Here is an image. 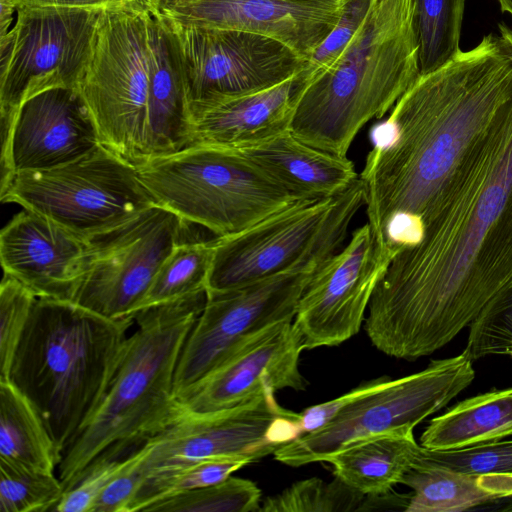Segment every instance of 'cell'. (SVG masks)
Instances as JSON below:
<instances>
[{"label": "cell", "instance_id": "cell-10", "mask_svg": "<svg viewBox=\"0 0 512 512\" xmlns=\"http://www.w3.org/2000/svg\"><path fill=\"white\" fill-rule=\"evenodd\" d=\"M472 363L462 352L431 361L420 372L391 379L350 403L323 427L279 447L274 458L299 467L325 462L345 446L370 436L413 435L420 422L440 411L472 383Z\"/></svg>", "mask_w": 512, "mask_h": 512}, {"label": "cell", "instance_id": "cell-44", "mask_svg": "<svg viewBox=\"0 0 512 512\" xmlns=\"http://www.w3.org/2000/svg\"><path fill=\"white\" fill-rule=\"evenodd\" d=\"M498 27H499V31H500L499 35L504 40L508 50L510 51V53L512 55V29L504 23H500L498 25Z\"/></svg>", "mask_w": 512, "mask_h": 512}, {"label": "cell", "instance_id": "cell-48", "mask_svg": "<svg viewBox=\"0 0 512 512\" xmlns=\"http://www.w3.org/2000/svg\"><path fill=\"white\" fill-rule=\"evenodd\" d=\"M342 1H347V0H342Z\"/></svg>", "mask_w": 512, "mask_h": 512}, {"label": "cell", "instance_id": "cell-35", "mask_svg": "<svg viewBox=\"0 0 512 512\" xmlns=\"http://www.w3.org/2000/svg\"><path fill=\"white\" fill-rule=\"evenodd\" d=\"M469 327L463 353L472 362L492 355L512 358V281L487 304Z\"/></svg>", "mask_w": 512, "mask_h": 512}, {"label": "cell", "instance_id": "cell-45", "mask_svg": "<svg viewBox=\"0 0 512 512\" xmlns=\"http://www.w3.org/2000/svg\"><path fill=\"white\" fill-rule=\"evenodd\" d=\"M500 9L503 13H507L512 18V0H498Z\"/></svg>", "mask_w": 512, "mask_h": 512}, {"label": "cell", "instance_id": "cell-24", "mask_svg": "<svg viewBox=\"0 0 512 512\" xmlns=\"http://www.w3.org/2000/svg\"><path fill=\"white\" fill-rule=\"evenodd\" d=\"M512 437V387L467 398L435 417L420 437L431 450H457Z\"/></svg>", "mask_w": 512, "mask_h": 512}, {"label": "cell", "instance_id": "cell-42", "mask_svg": "<svg viewBox=\"0 0 512 512\" xmlns=\"http://www.w3.org/2000/svg\"><path fill=\"white\" fill-rule=\"evenodd\" d=\"M16 9L19 7H40V6H58V7H77L90 9H105L107 7L126 3L123 0H7Z\"/></svg>", "mask_w": 512, "mask_h": 512}, {"label": "cell", "instance_id": "cell-21", "mask_svg": "<svg viewBox=\"0 0 512 512\" xmlns=\"http://www.w3.org/2000/svg\"><path fill=\"white\" fill-rule=\"evenodd\" d=\"M148 28L147 160L187 148L193 135L186 78L173 26L159 10L152 8Z\"/></svg>", "mask_w": 512, "mask_h": 512}, {"label": "cell", "instance_id": "cell-7", "mask_svg": "<svg viewBox=\"0 0 512 512\" xmlns=\"http://www.w3.org/2000/svg\"><path fill=\"white\" fill-rule=\"evenodd\" d=\"M364 205L358 177L342 193L298 201L230 236L216 237L206 292L243 287L337 253Z\"/></svg>", "mask_w": 512, "mask_h": 512}, {"label": "cell", "instance_id": "cell-30", "mask_svg": "<svg viewBox=\"0 0 512 512\" xmlns=\"http://www.w3.org/2000/svg\"><path fill=\"white\" fill-rule=\"evenodd\" d=\"M248 464L237 458H211L154 470L144 478L129 512L145 511L171 496L218 483Z\"/></svg>", "mask_w": 512, "mask_h": 512}, {"label": "cell", "instance_id": "cell-27", "mask_svg": "<svg viewBox=\"0 0 512 512\" xmlns=\"http://www.w3.org/2000/svg\"><path fill=\"white\" fill-rule=\"evenodd\" d=\"M400 483L413 491L406 512H461L496 502L478 475L443 468L411 466Z\"/></svg>", "mask_w": 512, "mask_h": 512}, {"label": "cell", "instance_id": "cell-13", "mask_svg": "<svg viewBox=\"0 0 512 512\" xmlns=\"http://www.w3.org/2000/svg\"><path fill=\"white\" fill-rule=\"evenodd\" d=\"M275 390L221 411L188 414L143 446L144 478L154 470L211 458H237L250 464L301 436L300 413L283 408ZM144 481V480H143Z\"/></svg>", "mask_w": 512, "mask_h": 512}, {"label": "cell", "instance_id": "cell-16", "mask_svg": "<svg viewBox=\"0 0 512 512\" xmlns=\"http://www.w3.org/2000/svg\"><path fill=\"white\" fill-rule=\"evenodd\" d=\"M389 263L378 253L368 223L353 231L318 267L299 300L293 324L305 349L337 346L359 332Z\"/></svg>", "mask_w": 512, "mask_h": 512}, {"label": "cell", "instance_id": "cell-46", "mask_svg": "<svg viewBox=\"0 0 512 512\" xmlns=\"http://www.w3.org/2000/svg\"><path fill=\"white\" fill-rule=\"evenodd\" d=\"M177 0H153L154 6L157 10H161L164 7L174 3Z\"/></svg>", "mask_w": 512, "mask_h": 512}, {"label": "cell", "instance_id": "cell-18", "mask_svg": "<svg viewBox=\"0 0 512 512\" xmlns=\"http://www.w3.org/2000/svg\"><path fill=\"white\" fill-rule=\"evenodd\" d=\"M1 182L12 174L73 162L101 146L77 89L53 88L26 100L1 127Z\"/></svg>", "mask_w": 512, "mask_h": 512}, {"label": "cell", "instance_id": "cell-26", "mask_svg": "<svg viewBox=\"0 0 512 512\" xmlns=\"http://www.w3.org/2000/svg\"><path fill=\"white\" fill-rule=\"evenodd\" d=\"M61 459L36 407L10 380H0V462L55 473Z\"/></svg>", "mask_w": 512, "mask_h": 512}, {"label": "cell", "instance_id": "cell-28", "mask_svg": "<svg viewBox=\"0 0 512 512\" xmlns=\"http://www.w3.org/2000/svg\"><path fill=\"white\" fill-rule=\"evenodd\" d=\"M215 241L216 237L188 238L177 244L159 268L138 312L206 292Z\"/></svg>", "mask_w": 512, "mask_h": 512}, {"label": "cell", "instance_id": "cell-37", "mask_svg": "<svg viewBox=\"0 0 512 512\" xmlns=\"http://www.w3.org/2000/svg\"><path fill=\"white\" fill-rule=\"evenodd\" d=\"M373 1H347L338 23L316 47L297 75L296 91H300L325 72L339 58L361 25Z\"/></svg>", "mask_w": 512, "mask_h": 512}, {"label": "cell", "instance_id": "cell-14", "mask_svg": "<svg viewBox=\"0 0 512 512\" xmlns=\"http://www.w3.org/2000/svg\"><path fill=\"white\" fill-rule=\"evenodd\" d=\"M320 265L295 267L232 290L206 292L205 305L178 359L176 398L244 339L275 323L293 321L299 300Z\"/></svg>", "mask_w": 512, "mask_h": 512}, {"label": "cell", "instance_id": "cell-39", "mask_svg": "<svg viewBox=\"0 0 512 512\" xmlns=\"http://www.w3.org/2000/svg\"><path fill=\"white\" fill-rule=\"evenodd\" d=\"M143 446L128 457L125 466L105 487L96 501L93 512H129L144 480L140 468Z\"/></svg>", "mask_w": 512, "mask_h": 512}, {"label": "cell", "instance_id": "cell-11", "mask_svg": "<svg viewBox=\"0 0 512 512\" xmlns=\"http://www.w3.org/2000/svg\"><path fill=\"white\" fill-rule=\"evenodd\" d=\"M103 9L19 7L0 40L1 127L29 98L53 88L77 89L91 57Z\"/></svg>", "mask_w": 512, "mask_h": 512}, {"label": "cell", "instance_id": "cell-22", "mask_svg": "<svg viewBox=\"0 0 512 512\" xmlns=\"http://www.w3.org/2000/svg\"><path fill=\"white\" fill-rule=\"evenodd\" d=\"M296 77L268 89L190 104V146L233 148L289 130L296 105Z\"/></svg>", "mask_w": 512, "mask_h": 512}, {"label": "cell", "instance_id": "cell-20", "mask_svg": "<svg viewBox=\"0 0 512 512\" xmlns=\"http://www.w3.org/2000/svg\"><path fill=\"white\" fill-rule=\"evenodd\" d=\"M91 257L90 239L24 209L0 233L4 274L37 298L74 301Z\"/></svg>", "mask_w": 512, "mask_h": 512}, {"label": "cell", "instance_id": "cell-36", "mask_svg": "<svg viewBox=\"0 0 512 512\" xmlns=\"http://www.w3.org/2000/svg\"><path fill=\"white\" fill-rule=\"evenodd\" d=\"M37 297L4 274L0 284V380H9L12 360Z\"/></svg>", "mask_w": 512, "mask_h": 512}, {"label": "cell", "instance_id": "cell-2", "mask_svg": "<svg viewBox=\"0 0 512 512\" xmlns=\"http://www.w3.org/2000/svg\"><path fill=\"white\" fill-rule=\"evenodd\" d=\"M511 99L512 55L500 35L488 34L419 74L388 118L371 128L359 179L380 253L394 258L420 241L433 197Z\"/></svg>", "mask_w": 512, "mask_h": 512}, {"label": "cell", "instance_id": "cell-43", "mask_svg": "<svg viewBox=\"0 0 512 512\" xmlns=\"http://www.w3.org/2000/svg\"><path fill=\"white\" fill-rule=\"evenodd\" d=\"M0 38L6 36L13 26H11L13 13L16 8L7 0H0Z\"/></svg>", "mask_w": 512, "mask_h": 512}, {"label": "cell", "instance_id": "cell-4", "mask_svg": "<svg viewBox=\"0 0 512 512\" xmlns=\"http://www.w3.org/2000/svg\"><path fill=\"white\" fill-rule=\"evenodd\" d=\"M419 74L414 0H374L339 58L296 91L289 130L347 157L359 131L390 112Z\"/></svg>", "mask_w": 512, "mask_h": 512}, {"label": "cell", "instance_id": "cell-25", "mask_svg": "<svg viewBox=\"0 0 512 512\" xmlns=\"http://www.w3.org/2000/svg\"><path fill=\"white\" fill-rule=\"evenodd\" d=\"M420 448L414 435L380 434L353 442L325 462L334 476L365 495L393 491L411 468Z\"/></svg>", "mask_w": 512, "mask_h": 512}, {"label": "cell", "instance_id": "cell-31", "mask_svg": "<svg viewBox=\"0 0 512 512\" xmlns=\"http://www.w3.org/2000/svg\"><path fill=\"white\" fill-rule=\"evenodd\" d=\"M371 496L362 494L339 478L325 482L309 478L293 483L267 497L261 512H351L370 511Z\"/></svg>", "mask_w": 512, "mask_h": 512}, {"label": "cell", "instance_id": "cell-41", "mask_svg": "<svg viewBox=\"0 0 512 512\" xmlns=\"http://www.w3.org/2000/svg\"><path fill=\"white\" fill-rule=\"evenodd\" d=\"M481 486L491 492L496 502L507 501L499 510L512 511V474L478 475Z\"/></svg>", "mask_w": 512, "mask_h": 512}, {"label": "cell", "instance_id": "cell-34", "mask_svg": "<svg viewBox=\"0 0 512 512\" xmlns=\"http://www.w3.org/2000/svg\"><path fill=\"white\" fill-rule=\"evenodd\" d=\"M412 466L436 467L472 475L512 474V440L457 450L420 448Z\"/></svg>", "mask_w": 512, "mask_h": 512}, {"label": "cell", "instance_id": "cell-5", "mask_svg": "<svg viewBox=\"0 0 512 512\" xmlns=\"http://www.w3.org/2000/svg\"><path fill=\"white\" fill-rule=\"evenodd\" d=\"M134 319L37 298L9 380L32 402L61 454L101 402Z\"/></svg>", "mask_w": 512, "mask_h": 512}, {"label": "cell", "instance_id": "cell-32", "mask_svg": "<svg viewBox=\"0 0 512 512\" xmlns=\"http://www.w3.org/2000/svg\"><path fill=\"white\" fill-rule=\"evenodd\" d=\"M261 491L250 480L229 476L149 506L154 512H260Z\"/></svg>", "mask_w": 512, "mask_h": 512}, {"label": "cell", "instance_id": "cell-1", "mask_svg": "<svg viewBox=\"0 0 512 512\" xmlns=\"http://www.w3.org/2000/svg\"><path fill=\"white\" fill-rule=\"evenodd\" d=\"M400 250L365 318L382 353L409 361L452 341L512 281V99L470 147Z\"/></svg>", "mask_w": 512, "mask_h": 512}, {"label": "cell", "instance_id": "cell-40", "mask_svg": "<svg viewBox=\"0 0 512 512\" xmlns=\"http://www.w3.org/2000/svg\"><path fill=\"white\" fill-rule=\"evenodd\" d=\"M390 380L388 376L379 377L360 384L338 398L308 407L300 413L299 426L302 435L323 427L350 403L385 386Z\"/></svg>", "mask_w": 512, "mask_h": 512}, {"label": "cell", "instance_id": "cell-38", "mask_svg": "<svg viewBox=\"0 0 512 512\" xmlns=\"http://www.w3.org/2000/svg\"><path fill=\"white\" fill-rule=\"evenodd\" d=\"M130 455L110 450L102 452L83 471L74 487L64 492L54 511L93 512L98 497L125 466Z\"/></svg>", "mask_w": 512, "mask_h": 512}, {"label": "cell", "instance_id": "cell-19", "mask_svg": "<svg viewBox=\"0 0 512 512\" xmlns=\"http://www.w3.org/2000/svg\"><path fill=\"white\" fill-rule=\"evenodd\" d=\"M347 1L177 0L160 12L181 26L236 29L265 35L307 61L338 23Z\"/></svg>", "mask_w": 512, "mask_h": 512}, {"label": "cell", "instance_id": "cell-9", "mask_svg": "<svg viewBox=\"0 0 512 512\" xmlns=\"http://www.w3.org/2000/svg\"><path fill=\"white\" fill-rule=\"evenodd\" d=\"M0 199L88 239L158 204L137 167L103 145L65 165L12 174L0 182Z\"/></svg>", "mask_w": 512, "mask_h": 512}, {"label": "cell", "instance_id": "cell-6", "mask_svg": "<svg viewBox=\"0 0 512 512\" xmlns=\"http://www.w3.org/2000/svg\"><path fill=\"white\" fill-rule=\"evenodd\" d=\"M137 170L159 205L216 237L237 234L309 200L292 194L230 148L191 145L151 158Z\"/></svg>", "mask_w": 512, "mask_h": 512}, {"label": "cell", "instance_id": "cell-29", "mask_svg": "<svg viewBox=\"0 0 512 512\" xmlns=\"http://www.w3.org/2000/svg\"><path fill=\"white\" fill-rule=\"evenodd\" d=\"M466 0H414L420 74L432 72L461 49Z\"/></svg>", "mask_w": 512, "mask_h": 512}, {"label": "cell", "instance_id": "cell-17", "mask_svg": "<svg viewBox=\"0 0 512 512\" xmlns=\"http://www.w3.org/2000/svg\"><path fill=\"white\" fill-rule=\"evenodd\" d=\"M305 350L293 321H281L233 347L202 379L177 400L187 414H203L241 405L273 389L304 390L299 368Z\"/></svg>", "mask_w": 512, "mask_h": 512}, {"label": "cell", "instance_id": "cell-23", "mask_svg": "<svg viewBox=\"0 0 512 512\" xmlns=\"http://www.w3.org/2000/svg\"><path fill=\"white\" fill-rule=\"evenodd\" d=\"M230 149L301 199L338 195L359 177L348 157L315 148L290 130Z\"/></svg>", "mask_w": 512, "mask_h": 512}, {"label": "cell", "instance_id": "cell-8", "mask_svg": "<svg viewBox=\"0 0 512 512\" xmlns=\"http://www.w3.org/2000/svg\"><path fill=\"white\" fill-rule=\"evenodd\" d=\"M152 8L126 2L102 10L91 57L77 88L101 144L136 167L148 159Z\"/></svg>", "mask_w": 512, "mask_h": 512}, {"label": "cell", "instance_id": "cell-3", "mask_svg": "<svg viewBox=\"0 0 512 512\" xmlns=\"http://www.w3.org/2000/svg\"><path fill=\"white\" fill-rule=\"evenodd\" d=\"M206 297L198 293L135 315L137 329L101 402L62 453L57 472L65 491L105 450L130 455L188 415L174 394L175 373Z\"/></svg>", "mask_w": 512, "mask_h": 512}, {"label": "cell", "instance_id": "cell-47", "mask_svg": "<svg viewBox=\"0 0 512 512\" xmlns=\"http://www.w3.org/2000/svg\"><path fill=\"white\" fill-rule=\"evenodd\" d=\"M123 1H125V2H136V3H140V4H143V5H146V6L155 7L154 3H153V0H123Z\"/></svg>", "mask_w": 512, "mask_h": 512}, {"label": "cell", "instance_id": "cell-12", "mask_svg": "<svg viewBox=\"0 0 512 512\" xmlns=\"http://www.w3.org/2000/svg\"><path fill=\"white\" fill-rule=\"evenodd\" d=\"M191 223L157 204L90 238L91 257L73 302L111 320L134 319L159 268Z\"/></svg>", "mask_w": 512, "mask_h": 512}, {"label": "cell", "instance_id": "cell-33", "mask_svg": "<svg viewBox=\"0 0 512 512\" xmlns=\"http://www.w3.org/2000/svg\"><path fill=\"white\" fill-rule=\"evenodd\" d=\"M64 492L55 473L0 462V512L54 511Z\"/></svg>", "mask_w": 512, "mask_h": 512}, {"label": "cell", "instance_id": "cell-15", "mask_svg": "<svg viewBox=\"0 0 512 512\" xmlns=\"http://www.w3.org/2000/svg\"><path fill=\"white\" fill-rule=\"evenodd\" d=\"M171 24L190 104L271 88L296 77L306 63L288 46L265 35Z\"/></svg>", "mask_w": 512, "mask_h": 512}]
</instances>
